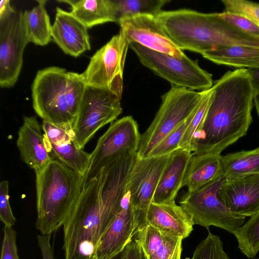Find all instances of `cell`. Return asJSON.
<instances>
[{
    "mask_svg": "<svg viewBox=\"0 0 259 259\" xmlns=\"http://www.w3.org/2000/svg\"><path fill=\"white\" fill-rule=\"evenodd\" d=\"M210 103L192 153L220 154L245 136L252 123L254 92L248 70L226 72L213 82Z\"/></svg>",
    "mask_w": 259,
    "mask_h": 259,
    "instance_id": "1",
    "label": "cell"
},
{
    "mask_svg": "<svg viewBox=\"0 0 259 259\" xmlns=\"http://www.w3.org/2000/svg\"><path fill=\"white\" fill-rule=\"evenodd\" d=\"M156 17L167 36L182 50L202 55L237 45L259 48V38L225 21L219 13L180 9L162 11Z\"/></svg>",
    "mask_w": 259,
    "mask_h": 259,
    "instance_id": "2",
    "label": "cell"
},
{
    "mask_svg": "<svg viewBox=\"0 0 259 259\" xmlns=\"http://www.w3.org/2000/svg\"><path fill=\"white\" fill-rule=\"evenodd\" d=\"M36 190V229L49 235L63 227L80 194L83 178L57 159L34 170Z\"/></svg>",
    "mask_w": 259,
    "mask_h": 259,
    "instance_id": "3",
    "label": "cell"
},
{
    "mask_svg": "<svg viewBox=\"0 0 259 259\" xmlns=\"http://www.w3.org/2000/svg\"><path fill=\"white\" fill-rule=\"evenodd\" d=\"M86 84L80 74L51 66L39 70L32 85L33 107L42 120L72 128Z\"/></svg>",
    "mask_w": 259,
    "mask_h": 259,
    "instance_id": "4",
    "label": "cell"
},
{
    "mask_svg": "<svg viewBox=\"0 0 259 259\" xmlns=\"http://www.w3.org/2000/svg\"><path fill=\"white\" fill-rule=\"evenodd\" d=\"M102 171L83 186L78 199L63 226L65 259H97L105 232L100 198Z\"/></svg>",
    "mask_w": 259,
    "mask_h": 259,
    "instance_id": "5",
    "label": "cell"
},
{
    "mask_svg": "<svg viewBox=\"0 0 259 259\" xmlns=\"http://www.w3.org/2000/svg\"><path fill=\"white\" fill-rule=\"evenodd\" d=\"M205 91L195 92L172 85L161 96L162 102L152 122L141 135L138 157H148L152 150L168 134L186 121L198 108Z\"/></svg>",
    "mask_w": 259,
    "mask_h": 259,
    "instance_id": "6",
    "label": "cell"
},
{
    "mask_svg": "<svg viewBox=\"0 0 259 259\" xmlns=\"http://www.w3.org/2000/svg\"><path fill=\"white\" fill-rule=\"evenodd\" d=\"M129 47L144 66L173 85L201 91L213 86L212 75L202 69L197 60H191L186 55L179 58L134 42H130Z\"/></svg>",
    "mask_w": 259,
    "mask_h": 259,
    "instance_id": "7",
    "label": "cell"
},
{
    "mask_svg": "<svg viewBox=\"0 0 259 259\" xmlns=\"http://www.w3.org/2000/svg\"><path fill=\"white\" fill-rule=\"evenodd\" d=\"M224 176L192 192H186L179 204L192 221L207 229L215 226L233 234L245 223V218L228 208L219 196Z\"/></svg>",
    "mask_w": 259,
    "mask_h": 259,
    "instance_id": "8",
    "label": "cell"
},
{
    "mask_svg": "<svg viewBox=\"0 0 259 259\" xmlns=\"http://www.w3.org/2000/svg\"><path fill=\"white\" fill-rule=\"evenodd\" d=\"M121 99L108 89L85 85L72 126L80 148L83 149L99 130L122 113Z\"/></svg>",
    "mask_w": 259,
    "mask_h": 259,
    "instance_id": "9",
    "label": "cell"
},
{
    "mask_svg": "<svg viewBox=\"0 0 259 259\" xmlns=\"http://www.w3.org/2000/svg\"><path fill=\"white\" fill-rule=\"evenodd\" d=\"M141 135L137 122L132 116H124L111 123L107 130L99 138L91 153L89 166L83 179V186L103 168L124 156L137 153Z\"/></svg>",
    "mask_w": 259,
    "mask_h": 259,
    "instance_id": "10",
    "label": "cell"
},
{
    "mask_svg": "<svg viewBox=\"0 0 259 259\" xmlns=\"http://www.w3.org/2000/svg\"><path fill=\"white\" fill-rule=\"evenodd\" d=\"M129 42L119 32L91 57L80 74L86 84L110 90L121 98L123 72Z\"/></svg>",
    "mask_w": 259,
    "mask_h": 259,
    "instance_id": "11",
    "label": "cell"
},
{
    "mask_svg": "<svg viewBox=\"0 0 259 259\" xmlns=\"http://www.w3.org/2000/svg\"><path fill=\"white\" fill-rule=\"evenodd\" d=\"M171 154L146 158L137 156L127 185L136 233L146 225L149 207Z\"/></svg>",
    "mask_w": 259,
    "mask_h": 259,
    "instance_id": "12",
    "label": "cell"
},
{
    "mask_svg": "<svg viewBox=\"0 0 259 259\" xmlns=\"http://www.w3.org/2000/svg\"><path fill=\"white\" fill-rule=\"evenodd\" d=\"M23 12L15 11L0 19V86L11 88L16 83L28 43Z\"/></svg>",
    "mask_w": 259,
    "mask_h": 259,
    "instance_id": "13",
    "label": "cell"
},
{
    "mask_svg": "<svg viewBox=\"0 0 259 259\" xmlns=\"http://www.w3.org/2000/svg\"><path fill=\"white\" fill-rule=\"evenodd\" d=\"M118 23L120 31L129 42L179 58L185 55L167 36L155 16L137 15L122 19Z\"/></svg>",
    "mask_w": 259,
    "mask_h": 259,
    "instance_id": "14",
    "label": "cell"
},
{
    "mask_svg": "<svg viewBox=\"0 0 259 259\" xmlns=\"http://www.w3.org/2000/svg\"><path fill=\"white\" fill-rule=\"evenodd\" d=\"M41 124L51 154L83 179L91 154L78 146L72 128L56 126L44 120Z\"/></svg>",
    "mask_w": 259,
    "mask_h": 259,
    "instance_id": "15",
    "label": "cell"
},
{
    "mask_svg": "<svg viewBox=\"0 0 259 259\" xmlns=\"http://www.w3.org/2000/svg\"><path fill=\"white\" fill-rule=\"evenodd\" d=\"M219 196L234 213L251 217L259 210V174L225 179Z\"/></svg>",
    "mask_w": 259,
    "mask_h": 259,
    "instance_id": "16",
    "label": "cell"
},
{
    "mask_svg": "<svg viewBox=\"0 0 259 259\" xmlns=\"http://www.w3.org/2000/svg\"><path fill=\"white\" fill-rule=\"evenodd\" d=\"M135 234L127 190L118 212L100 239L96 258L107 259L121 252L133 240Z\"/></svg>",
    "mask_w": 259,
    "mask_h": 259,
    "instance_id": "17",
    "label": "cell"
},
{
    "mask_svg": "<svg viewBox=\"0 0 259 259\" xmlns=\"http://www.w3.org/2000/svg\"><path fill=\"white\" fill-rule=\"evenodd\" d=\"M16 144L21 160L34 170L53 159L42 124L34 116L24 117Z\"/></svg>",
    "mask_w": 259,
    "mask_h": 259,
    "instance_id": "18",
    "label": "cell"
},
{
    "mask_svg": "<svg viewBox=\"0 0 259 259\" xmlns=\"http://www.w3.org/2000/svg\"><path fill=\"white\" fill-rule=\"evenodd\" d=\"M88 29L70 12L57 7L52 37L65 53L77 57L91 49Z\"/></svg>",
    "mask_w": 259,
    "mask_h": 259,
    "instance_id": "19",
    "label": "cell"
},
{
    "mask_svg": "<svg viewBox=\"0 0 259 259\" xmlns=\"http://www.w3.org/2000/svg\"><path fill=\"white\" fill-rule=\"evenodd\" d=\"M146 223L168 235L183 239L189 237L194 226L183 207L175 201L152 202L147 213Z\"/></svg>",
    "mask_w": 259,
    "mask_h": 259,
    "instance_id": "20",
    "label": "cell"
},
{
    "mask_svg": "<svg viewBox=\"0 0 259 259\" xmlns=\"http://www.w3.org/2000/svg\"><path fill=\"white\" fill-rule=\"evenodd\" d=\"M142 259H181V237L162 232L150 225L139 230L133 237Z\"/></svg>",
    "mask_w": 259,
    "mask_h": 259,
    "instance_id": "21",
    "label": "cell"
},
{
    "mask_svg": "<svg viewBox=\"0 0 259 259\" xmlns=\"http://www.w3.org/2000/svg\"><path fill=\"white\" fill-rule=\"evenodd\" d=\"M193 153L178 149L172 152L159 181L152 202L175 201Z\"/></svg>",
    "mask_w": 259,
    "mask_h": 259,
    "instance_id": "22",
    "label": "cell"
},
{
    "mask_svg": "<svg viewBox=\"0 0 259 259\" xmlns=\"http://www.w3.org/2000/svg\"><path fill=\"white\" fill-rule=\"evenodd\" d=\"M222 155L213 153L193 154L182 182L192 192L223 176Z\"/></svg>",
    "mask_w": 259,
    "mask_h": 259,
    "instance_id": "23",
    "label": "cell"
},
{
    "mask_svg": "<svg viewBox=\"0 0 259 259\" xmlns=\"http://www.w3.org/2000/svg\"><path fill=\"white\" fill-rule=\"evenodd\" d=\"M202 56L214 63L239 69L259 67L258 47L233 45L206 52Z\"/></svg>",
    "mask_w": 259,
    "mask_h": 259,
    "instance_id": "24",
    "label": "cell"
},
{
    "mask_svg": "<svg viewBox=\"0 0 259 259\" xmlns=\"http://www.w3.org/2000/svg\"><path fill=\"white\" fill-rule=\"evenodd\" d=\"M38 5L23 12V19L29 42L41 46L52 39V26L45 8L46 1H37Z\"/></svg>",
    "mask_w": 259,
    "mask_h": 259,
    "instance_id": "25",
    "label": "cell"
},
{
    "mask_svg": "<svg viewBox=\"0 0 259 259\" xmlns=\"http://www.w3.org/2000/svg\"><path fill=\"white\" fill-rule=\"evenodd\" d=\"M71 7L70 12L88 28L108 22H114L108 0H64Z\"/></svg>",
    "mask_w": 259,
    "mask_h": 259,
    "instance_id": "26",
    "label": "cell"
},
{
    "mask_svg": "<svg viewBox=\"0 0 259 259\" xmlns=\"http://www.w3.org/2000/svg\"><path fill=\"white\" fill-rule=\"evenodd\" d=\"M221 161L225 179L259 174V147L222 155Z\"/></svg>",
    "mask_w": 259,
    "mask_h": 259,
    "instance_id": "27",
    "label": "cell"
},
{
    "mask_svg": "<svg viewBox=\"0 0 259 259\" xmlns=\"http://www.w3.org/2000/svg\"><path fill=\"white\" fill-rule=\"evenodd\" d=\"M168 0H108L114 22L140 15L156 16Z\"/></svg>",
    "mask_w": 259,
    "mask_h": 259,
    "instance_id": "28",
    "label": "cell"
},
{
    "mask_svg": "<svg viewBox=\"0 0 259 259\" xmlns=\"http://www.w3.org/2000/svg\"><path fill=\"white\" fill-rule=\"evenodd\" d=\"M233 235L240 251L248 258H254L259 252V210Z\"/></svg>",
    "mask_w": 259,
    "mask_h": 259,
    "instance_id": "29",
    "label": "cell"
},
{
    "mask_svg": "<svg viewBox=\"0 0 259 259\" xmlns=\"http://www.w3.org/2000/svg\"><path fill=\"white\" fill-rule=\"evenodd\" d=\"M212 88L206 91L203 98L189 124L180 143L179 149L192 153L194 144L198 137L210 103Z\"/></svg>",
    "mask_w": 259,
    "mask_h": 259,
    "instance_id": "30",
    "label": "cell"
},
{
    "mask_svg": "<svg viewBox=\"0 0 259 259\" xmlns=\"http://www.w3.org/2000/svg\"><path fill=\"white\" fill-rule=\"evenodd\" d=\"M185 259H230L220 238L208 231L206 237L195 249L191 257Z\"/></svg>",
    "mask_w": 259,
    "mask_h": 259,
    "instance_id": "31",
    "label": "cell"
},
{
    "mask_svg": "<svg viewBox=\"0 0 259 259\" xmlns=\"http://www.w3.org/2000/svg\"><path fill=\"white\" fill-rule=\"evenodd\" d=\"M196 111L158 144L152 150L148 157L168 155L179 149L180 143L183 135Z\"/></svg>",
    "mask_w": 259,
    "mask_h": 259,
    "instance_id": "32",
    "label": "cell"
},
{
    "mask_svg": "<svg viewBox=\"0 0 259 259\" xmlns=\"http://www.w3.org/2000/svg\"><path fill=\"white\" fill-rule=\"evenodd\" d=\"M227 12L242 15L259 26V3L246 0H221Z\"/></svg>",
    "mask_w": 259,
    "mask_h": 259,
    "instance_id": "33",
    "label": "cell"
},
{
    "mask_svg": "<svg viewBox=\"0 0 259 259\" xmlns=\"http://www.w3.org/2000/svg\"><path fill=\"white\" fill-rule=\"evenodd\" d=\"M219 14L225 21L244 33L259 38V26L250 19L241 15L226 11Z\"/></svg>",
    "mask_w": 259,
    "mask_h": 259,
    "instance_id": "34",
    "label": "cell"
},
{
    "mask_svg": "<svg viewBox=\"0 0 259 259\" xmlns=\"http://www.w3.org/2000/svg\"><path fill=\"white\" fill-rule=\"evenodd\" d=\"M0 220L4 226L13 227L16 219L14 217L9 201V182L2 181L0 183Z\"/></svg>",
    "mask_w": 259,
    "mask_h": 259,
    "instance_id": "35",
    "label": "cell"
},
{
    "mask_svg": "<svg viewBox=\"0 0 259 259\" xmlns=\"http://www.w3.org/2000/svg\"><path fill=\"white\" fill-rule=\"evenodd\" d=\"M1 259H20L16 244V232L13 227L4 226Z\"/></svg>",
    "mask_w": 259,
    "mask_h": 259,
    "instance_id": "36",
    "label": "cell"
},
{
    "mask_svg": "<svg viewBox=\"0 0 259 259\" xmlns=\"http://www.w3.org/2000/svg\"><path fill=\"white\" fill-rule=\"evenodd\" d=\"M51 234L38 235L37 244L40 249L42 259H55L51 244Z\"/></svg>",
    "mask_w": 259,
    "mask_h": 259,
    "instance_id": "37",
    "label": "cell"
},
{
    "mask_svg": "<svg viewBox=\"0 0 259 259\" xmlns=\"http://www.w3.org/2000/svg\"><path fill=\"white\" fill-rule=\"evenodd\" d=\"M122 259H142L139 246L134 240L123 249Z\"/></svg>",
    "mask_w": 259,
    "mask_h": 259,
    "instance_id": "38",
    "label": "cell"
},
{
    "mask_svg": "<svg viewBox=\"0 0 259 259\" xmlns=\"http://www.w3.org/2000/svg\"><path fill=\"white\" fill-rule=\"evenodd\" d=\"M247 69L250 76L254 94H259V67Z\"/></svg>",
    "mask_w": 259,
    "mask_h": 259,
    "instance_id": "39",
    "label": "cell"
},
{
    "mask_svg": "<svg viewBox=\"0 0 259 259\" xmlns=\"http://www.w3.org/2000/svg\"><path fill=\"white\" fill-rule=\"evenodd\" d=\"M15 10L11 6L10 1L2 0L0 2V19L7 17L15 12Z\"/></svg>",
    "mask_w": 259,
    "mask_h": 259,
    "instance_id": "40",
    "label": "cell"
},
{
    "mask_svg": "<svg viewBox=\"0 0 259 259\" xmlns=\"http://www.w3.org/2000/svg\"><path fill=\"white\" fill-rule=\"evenodd\" d=\"M253 103L254 104L257 114L259 118V94L254 95L253 99Z\"/></svg>",
    "mask_w": 259,
    "mask_h": 259,
    "instance_id": "41",
    "label": "cell"
},
{
    "mask_svg": "<svg viewBox=\"0 0 259 259\" xmlns=\"http://www.w3.org/2000/svg\"><path fill=\"white\" fill-rule=\"evenodd\" d=\"M122 254H123V250L121 252L118 253L117 254H115V255L107 258V259H122Z\"/></svg>",
    "mask_w": 259,
    "mask_h": 259,
    "instance_id": "42",
    "label": "cell"
},
{
    "mask_svg": "<svg viewBox=\"0 0 259 259\" xmlns=\"http://www.w3.org/2000/svg\"><path fill=\"white\" fill-rule=\"evenodd\" d=\"M258 259H259V258Z\"/></svg>",
    "mask_w": 259,
    "mask_h": 259,
    "instance_id": "43",
    "label": "cell"
}]
</instances>
